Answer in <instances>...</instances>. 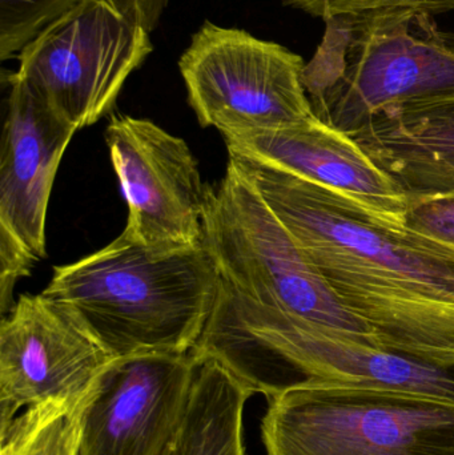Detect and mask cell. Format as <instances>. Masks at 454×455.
<instances>
[{
    "instance_id": "obj_19",
    "label": "cell",
    "mask_w": 454,
    "mask_h": 455,
    "mask_svg": "<svg viewBox=\"0 0 454 455\" xmlns=\"http://www.w3.org/2000/svg\"><path fill=\"white\" fill-rule=\"evenodd\" d=\"M120 13L143 26L151 34L167 7L168 0H106Z\"/></svg>"
},
{
    "instance_id": "obj_3",
    "label": "cell",
    "mask_w": 454,
    "mask_h": 455,
    "mask_svg": "<svg viewBox=\"0 0 454 455\" xmlns=\"http://www.w3.org/2000/svg\"><path fill=\"white\" fill-rule=\"evenodd\" d=\"M306 63L315 116L352 136L392 107L454 93V36L434 15L391 8L336 16Z\"/></svg>"
},
{
    "instance_id": "obj_6",
    "label": "cell",
    "mask_w": 454,
    "mask_h": 455,
    "mask_svg": "<svg viewBox=\"0 0 454 455\" xmlns=\"http://www.w3.org/2000/svg\"><path fill=\"white\" fill-rule=\"evenodd\" d=\"M179 67L200 125L221 135L275 130L315 116L303 58L243 29L205 21Z\"/></svg>"
},
{
    "instance_id": "obj_8",
    "label": "cell",
    "mask_w": 454,
    "mask_h": 455,
    "mask_svg": "<svg viewBox=\"0 0 454 455\" xmlns=\"http://www.w3.org/2000/svg\"><path fill=\"white\" fill-rule=\"evenodd\" d=\"M0 152V307L15 302L19 278L47 257L45 219L56 172L77 128L59 116L16 72L8 75Z\"/></svg>"
},
{
    "instance_id": "obj_5",
    "label": "cell",
    "mask_w": 454,
    "mask_h": 455,
    "mask_svg": "<svg viewBox=\"0 0 454 455\" xmlns=\"http://www.w3.org/2000/svg\"><path fill=\"white\" fill-rule=\"evenodd\" d=\"M213 361L252 395L267 398L303 381L384 390L454 405V363H431L362 344L307 323H290L236 339Z\"/></svg>"
},
{
    "instance_id": "obj_18",
    "label": "cell",
    "mask_w": 454,
    "mask_h": 455,
    "mask_svg": "<svg viewBox=\"0 0 454 455\" xmlns=\"http://www.w3.org/2000/svg\"><path fill=\"white\" fill-rule=\"evenodd\" d=\"M404 219L413 229L454 245V192L412 200Z\"/></svg>"
},
{
    "instance_id": "obj_16",
    "label": "cell",
    "mask_w": 454,
    "mask_h": 455,
    "mask_svg": "<svg viewBox=\"0 0 454 455\" xmlns=\"http://www.w3.org/2000/svg\"><path fill=\"white\" fill-rule=\"evenodd\" d=\"M83 0H0V60L18 58L48 27Z\"/></svg>"
},
{
    "instance_id": "obj_9",
    "label": "cell",
    "mask_w": 454,
    "mask_h": 455,
    "mask_svg": "<svg viewBox=\"0 0 454 455\" xmlns=\"http://www.w3.org/2000/svg\"><path fill=\"white\" fill-rule=\"evenodd\" d=\"M115 360L64 305L21 294L0 325V427L31 406L83 405Z\"/></svg>"
},
{
    "instance_id": "obj_11",
    "label": "cell",
    "mask_w": 454,
    "mask_h": 455,
    "mask_svg": "<svg viewBox=\"0 0 454 455\" xmlns=\"http://www.w3.org/2000/svg\"><path fill=\"white\" fill-rule=\"evenodd\" d=\"M196 366L192 353L115 360L83 405L77 455H167L188 411Z\"/></svg>"
},
{
    "instance_id": "obj_1",
    "label": "cell",
    "mask_w": 454,
    "mask_h": 455,
    "mask_svg": "<svg viewBox=\"0 0 454 455\" xmlns=\"http://www.w3.org/2000/svg\"><path fill=\"white\" fill-rule=\"evenodd\" d=\"M228 162L381 347L454 363V245L338 189L239 155Z\"/></svg>"
},
{
    "instance_id": "obj_10",
    "label": "cell",
    "mask_w": 454,
    "mask_h": 455,
    "mask_svg": "<svg viewBox=\"0 0 454 455\" xmlns=\"http://www.w3.org/2000/svg\"><path fill=\"white\" fill-rule=\"evenodd\" d=\"M106 140L127 202L123 232L152 248L202 243L208 186L186 141L128 115L109 119Z\"/></svg>"
},
{
    "instance_id": "obj_7",
    "label": "cell",
    "mask_w": 454,
    "mask_h": 455,
    "mask_svg": "<svg viewBox=\"0 0 454 455\" xmlns=\"http://www.w3.org/2000/svg\"><path fill=\"white\" fill-rule=\"evenodd\" d=\"M152 50L143 26L106 0H83L19 53L16 74L79 131L112 111Z\"/></svg>"
},
{
    "instance_id": "obj_14",
    "label": "cell",
    "mask_w": 454,
    "mask_h": 455,
    "mask_svg": "<svg viewBox=\"0 0 454 455\" xmlns=\"http://www.w3.org/2000/svg\"><path fill=\"white\" fill-rule=\"evenodd\" d=\"M252 395L220 363L197 361L188 411L167 455H245L243 419Z\"/></svg>"
},
{
    "instance_id": "obj_12",
    "label": "cell",
    "mask_w": 454,
    "mask_h": 455,
    "mask_svg": "<svg viewBox=\"0 0 454 455\" xmlns=\"http://www.w3.org/2000/svg\"><path fill=\"white\" fill-rule=\"evenodd\" d=\"M223 138L229 155L352 195L384 215L404 219L410 207L404 191L352 136L319 117L275 130L227 132Z\"/></svg>"
},
{
    "instance_id": "obj_4",
    "label": "cell",
    "mask_w": 454,
    "mask_h": 455,
    "mask_svg": "<svg viewBox=\"0 0 454 455\" xmlns=\"http://www.w3.org/2000/svg\"><path fill=\"white\" fill-rule=\"evenodd\" d=\"M267 455H454V405L330 382L268 398Z\"/></svg>"
},
{
    "instance_id": "obj_15",
    "label": "cell",
    "mask_w": 454,
    "mask_h": 455,
    "mask_svg": "<svg viewBox=\"0 0 454 455\" xmlns=\"http://www.w3.org/2000/svg\"><path fill=\"white\" fill-rule=\"evenodd\" d=\"M83 405L45 403L27 408L0 427V455H77Z\"/></svg>"
},
{
    "instance_id": "obj_13",
    "label": "cell",
    "mask_w": 454,
    "mask_h": 455,
    "mask_svg": "<svg viewBox=\"0 0 454 455\" xmlns=\"http://www.w3.org/2000/svg\"><path fill=\"white\" fill-rule=\"evenodd\" d=\"M352 138L408 202L454 192V93L386 109Z\"/></svg>"
},
{
    "instance_id": "obj_17",
    "label": "cell",
    "mask_w": 454,
    "mask_h": 455,
    "mask_svg": "<svg viewBox=\"0 0 454 455\" xmlns=\"http://www.w3.org/2000/svg\"><path fill=\"white\" fill-rule=\"evenodd\" d=\"M285 2L311 15L324 19L325 21L336 16L391 10V8H413V10L426 11L432 15L454 8V0H285Z\"/></svg>"
},
{
    "instance_id": "obj_2",
    "label": "cell",
    "mask_w": 454,
    "mask_h": 455,
    "mask_svg": "<svg viewBox=\"0 0 454 455\" xmlns=\"http://www.w3.org/2000/svg\"><path fill=\"white\" fill-rule=\"evenodd\" d=\"M218 288V267L204 243L152 248L122 232L100 251L53 267L42 293L123 358L191 353Z\"/></svg>"
}]
</instances>
